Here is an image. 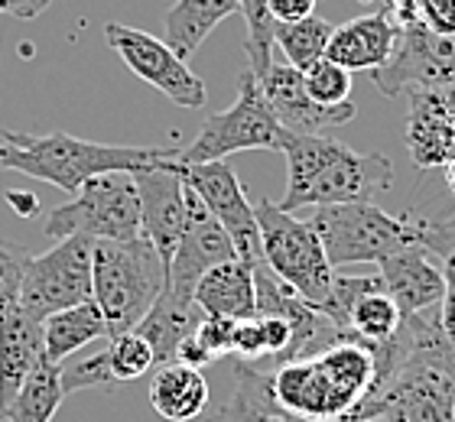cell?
<instances>
[{
  "label": "cell",
  "instance_id": "cell-1",
  "mask_svg": "<svg viewBox=\"0 0 455 422\" xmlns=\"http://www.w3.org/2000/svg\"><path fill=\"white\" fill-rule=\"evenodd\" d=\"M270 374V396L290 419L341 422L378 384L371 347L332 338L323 351L290 357Z\"/></svg>",
  "mask_w": 455,
  "mask_h": 422
},
{
  "label": "cell",
  "instance_id": "cell-2",
  "mask_svg": "<svg viewBox=\"0 0 455 422\" xmlns=\"http://www.w3.org/2000/svg\"><path fill=\"white\" fill-rule=\"evenodd\" d=\"M286 192L276 205L296 211L306 205L371 202L374 192L394 188V166L384 153H358L329 133L283 131Z\"/></svg>",
  "mask_w": 455,
  "mask_h": 422
},
{
  "label": "cell",
  "instance_id": "cell-3",
  "mask_svg": "<svg viewBox=\"0 0 455 422\" xmlns=\"http://www.w3.org/2000/svg\"><path fill=\"white\" fill-rule=\"evenodd\" d=\"M176 147H114V143L78 140L66 131L20 133L0 131V169L39 179L49 186L72 192L101 172H133L140 166L176 160Z\"/></svg>",
  "mask_w": 455,
  "mask_h": 422
},
{
  "label": "cell",
  "instance_id": "cell-4",
  "mask_svg": "<svg viewBox=\"0 0 455 422\" xmlns=\"http://www.w3.org/2000/svg\"><path fill=\"white\" fill-rule=\"evenodd\" d=\"M166 286V263L147 237L92 244V302L105 315L108 338L131 331Z\"/></svg>",
  "mask_w": 455,
  "mask_h": 422
},
{
  "label": "cell",
  "instance_id": "cell-5",
  "mask_svg": "<svg viewBox=\"0 0 455 422\" xmlns=\"http://www.w3.org/2000/svg\"><path fill=\"white\" fill-rule=\"evenodd\" d=\"M309 225L323 241L332 270L348 263H380L390 253L423 247L427 237V218H417L413 211L390 215L371 202L319 205Z\"/></svg>",
  "mask_w": 455,
  "mask_h": 422
},
{
  "label": "cell",
  "instance_id": "cell-6",
  "mask_svg": "<svg viewBox=\"0 0 455 422\" xmlns=\"http://www.w3.org/2000/svg\"><path fill=\"white\" fill-rule=\"evenodd\" d=\"M257 231H260V253L270 270L293 286L306 302H313L315 309L325 302L329 286H332V263L325 257L323 241L313 231L309 221H299L293 211L260 198L254 205Z\"/></svg>",
  "mask_w": 455,
  "mask_h": 422
},
{
  "label": "cell",
  "instance_id": "cell-7",
  "mask_svg": "<svg viewBox=\"0 0 455 422\" xmlns=\"http://www.w3.org/2000/svg\"><path fill=\"white\" fill-rule=\"evenodd\" d=\"M52 241L85 235L92 241L140 237V198L131 172H101L78 188L76 198L52 208L43 225Z\"/></svg>",
  "mask_w": 455,
  "mask_h": 422
},
{
  "label": "cell",
  "instance_id": "cell-8",
  "mask_svg": "<svg viewBox=\"0 0 455 422\" xmlns=\"http://www.w3.org/2000/svg\"><path fill=\"white\" fill-rule=\"evenodd\" d=\"M283 127L267 107L260 78L247 68L237 78V101L228 111L212 114L196 140L176 156L180 163H215L241 150H280Z\"/></svg>",
  "mask_w": 455,
  "mask_h": 422
},
{
  "label": "cell",
  "instance_id": "cell-9",
  "mask_svg": "<svg viewBox=\"0 0 455 422\" xmlns=\"http://www.w3.org/2000/svg\"><path fill=\"white\" fill-rule=\"evenodd\" d=\"M455 422V377L429 364H400L341 422Z\"/></svg>",
  "mask_w": 455,
  "mask_h": 422
},
{
  "label": "cell",
  "instance_id": "cell-10",
  "mask_svg": "<svg viewBox=\"0 0 455 422\" xmlns=\"http://www.w3.org/2000/svg\"><path fill=\"white\" fill-rule=\"evenodd\" d=\"M92 237L76 235L56 241V247L23 263L17 306L33 319H46L52 312L92 299Z\"/></svg>",
  "mask_w": 455,
  "mask_h": 422
},
{
  "label": "cell",
  "instance_id": "cell-11",
  "mask_svg": "<svg viewBox=\"0 0 455 422\" xmlns=\"http://www.w3.org/2000/svg\"><path fill=\"white\" fill-rule=\"evenodd\" d=\"M172 169H176L182 176V182L199 195L202 205L221 221V227L228 231L231 244H235L237 260H244L247 267L264 263L254 205L247 202V192H244V186H241V179L235 176V169L228 166L225 160H215V163L172 160Z\"/></svg>",
  "mask_w": 455,
  "mask_h": 422
},
{
  "label": "cell",
  "instance_id": "cell-12",
  "mask_svg": "<svg viewBox=\"0 0 455 422\" xmlns=\"http://www.w3.org/2000/svg\"><path fill=\"white\" fill-rule=\"evenodd\" d=\"M108 46L124 59V66L131 68L140 82L153 84L160 94H166L172 104L180 107H202L209 92L196 72L189 68L186 59H180L160 36L143 33V29L124 27V23H108L105 27Z\"/></svg>",
  "mask_w": 455,
  "mask_h": 422
},
{
  "label": "cell",
  "instance_id": "cell-13",
  "mask_svg": "<svg viewBox=\"0 0 455 422\" xmlns=\"http://www.w3.org/2000/svg\"><path fill=\"white\" fill-rule=\"evenodd\" d=\"M225 260H237L231 237L219 218L212 215L199 202V195L186 186V225H182L180 244H176L170 267H166V286L192 299V290L202 280V273H209L212 267H219Z\"/></svg>",
  "mask_w": 455,
  "mask_h": 422
},
{
  "label": "cell",
  "instance_id": "cell-14",
  "mask_svg": "<svg viewBox=\"0 0 455 422\" xmlns=\"http://www.w3.org/2000/svg\"><path fill=\"white\" fill-rule=\"evenodd\" d=\"M131 179L140 198V235L170 267V257L186 225V182L172 169V160L133 169Z\"/></svg>",
  "mask_w": 455,
  "mask_h": 422
},
{
  "label": "cell",
  "instance_id": "cell-15",
  "mask_svg": "<svg viewBox=\"0 0 455 422\" xmlns=\"http://www.w3.org/2000/svg\"><path fill=\"white\" fill-rule=\"evenodd\" d=\"M267 107L274 111L276 123L290 133H325L355 117V104H315L303 88V72L290 62H270L267 76L260 78Z\"/></svg>",
  "mask_w": 455,
  "mask_h": 422
},
{
  "label": "cell",
  "instance_id": "cell-16",
  "mask_svg": "<svg viewBox=\"0 0 455 422\" xmlns=\"http://www.w3.org/2000/svg\"><path fill=\"white\" fill-rule=\"evenodd\" d=\"M397 36L400 23L387 7H380L374 13H364V17L335 27L329 46H325V59L339 62L348 72H374L390 59Z\"/></svg>",
  "mask_w": 455,
  "mask_h": 422
},
{
  "label": "cell",
  "instance_id": "cell-17",
  "mask_svg": "<svg viewBox=\"0 0 455 422\" xmlns=\"http://www.w3.org/2000/svg\"><path fill=\"white\" fill-rule=\"evenodd\" d=\"M384 292L397 302L400 315H417L443 302L446 296V276L436 263L429 260L427 247H407L390 253L378 263Z\"/></svg>",
  "mask_w": 455,
  "mask_h": 422
},
{
  "label": "cell",
  "instance_id": "cell-18",
  "mask_svg": "<svg viewBox=\"0 0 455 422\" xmlns=\"http://www.w3.org/2000/svg\"><path fill=\"white\" fill-rule=\"evenodd\" d=\"M403 143L419 169H443L455 156V114L433 88L410 92Z\"/></svg>",
  "mask_w": 455,
  "mask_h": 422
},
{
  "label": "cell",
  "instance_id": "cell-19",
  "mask_svg": "<svg viewBox=\"0 0 455 422\" xmlns=\"http://www.w3.org/2000/svg\"><path fill=\"white\" fill-rule=\"evenodd\" d=\"M43 357V322L20 306L0 312V419Z\"/></svg>",
  "mask_w": 455,
  "mask_h": 422
},
{
  "label": "cell",
  "instance_id": "cell-20",
  "mask_svg": "<svg viewBox=\"0 0 455 422\" xmlns=\"http://www.w3.org/2000/svg\"><path fill=\"white\" fill-rule=\"evenodd\" d=\"M147 396H150V406L156 410L160 419L192 422L209 410L212 390L209 380L202 377V370L180 364V361H170V364H160L153 370Z\"/></svg>",
  "mask_w": 455,
  "mask_h": 422
},
{
  "label": "cell",
  "instance_id": "cell-21",
  "mask_svg": "<svg viewBox=\"0 0 455 422\" xmlns=\"http://www.w3.org/2000/svg\"><path fill=\"white\" fill-rule=\"evenodd\" d=\"M199 319L202 312L189 296H180L170 286H163L160 296L153 299V306L143 312V319L131 331H137L153 347V357H156V367H160L170 364L172 357H176L180 341L199 325Z\"/></svg>",
  "mask_w": 455,
  "mask_h": 422
},
{
  "label": "cell",
  "instance_id": "cell-22",
  "mask_svg": "<svg viewBox=\"0 0 455 422\" xmlns=\"http://www.w3.org/2000/svg\"><path fill=\"white\" fill-rule=\"evenodd\" d=\"M192 302L202 315H221V319H247L254 315V270L244 260H225L202 273V280L192 290Z\"/></svg>",
  "mask_w": 455,
  "mask_h": 422
},
{
  "label": "cell",
  "instance_id": "cell-23",
  "mask_svg": "<svg viewBox=\"0 0 455 422\" xmlns=\"http://www.w3.org/2000/svg\"><path fill=\"white\" fill-rule=\"evenodd\" d=\"M205 422H290L270 396V374L257 364H235V390L221 400Z\"/></svg>",
  "mask_w": 455,
  "mask_h": 422
},
{
  "label": "cell",
  "instance_id": "cell-24",
  "mask_svg": "<svg viewBox=\"0 0 455 422\" xmlns=\"http://www.w3.org/2000/svg\"><path fill=\"white\" fill-rule=\"evenodd\" d=\"M231 13H237V0H176L163 17V27H166L163 43L180 59H192L212 29Z\"/></svg>",
  "mask_w": 455,
  "mask_h": 422
},
{
  "label": "cell",
  "instance_id": "cell-25",
  "mask_svg": "<svg viewBox=\"0 0 455 422\" xmlns=\"http://www.w3.org/2000/svg\"><path fill=\"white\" fill-rule=\"evenodd\" d=\"M98 338H108L105 315L98 312L92 299L78 302V306L59 309L43 319V357L52 364H62Z\"/></svg>",
  "mask_w": 455,
  "mask_h": 422
},
{
  "label": "cell",
  "instance_id": "cell-26",
  "mask_svg": "<svg viewBox=\"0 0 455 422\" xmlns=\"http://www.w3.org/2000/svg\"><path fill=\"white\" fill-rule=\"evenodd\" d=\"M231 357L244 364H283L293 357V329L290 322L274 319V315H247L235 322V341H231Z\"/></svg>",
  "mask_w": 455,
  "mask_h": 422
},
{
  "label": "cell",
  "instance_id": "cell-27",
  "mask_svg": "<svg viewBox=\"0 0 455 422\" xmlns=\"http://www.w3.org/2000/svg\"><path fill=\"white\" fill-rule=\"evenodd\" d=\"M400 322H403V315H400L397 302L384 292V283H378V286H371L368 292H361L358 299L351 302L345 329L335 338H351V341L374 351V347L387 345L390 338L397 335Z\"/></svg>",
  "mask_w": 455,
  "mask_h": 422
},
{
  "label": "cell",
  "instance_id": "cell-28",
  "mask_svg": "<svg viewBox=\"0 0 455 422\" xmlns=\"http://www.w3.org/2000/svg\"><path fill=\"white\" fill-rule=\"evenodd\" d=\"M66 394H62V380H59V364L39 357V364L29 370L23 386L17 390L13 403L7 406L4 419L7 422H52L59 413Z\"/></svg>",
  "mask_w": 455,
  "mask_h": 422
},
{
  "label": "cell",
  "instance_id": "cell-29",
  "mask_svg": "<svg viewBox=\"0 0 455 422\" xmlns=\"http://www.w3.org/2000/svg\"><path fill=\"white\" fill-rule=\"evenodd\" d=\"M332 23L319 13L296 23H274V46L286 56V62L293 68L313 66L315 59L325 56L329 36H332Z\"/></svg>",
  "mask_w": 455,
  "mask_h": 422
},
{
  "label": "cell",
  "instance_id": "cell-30",
  "mask_svg": "<svg viewBox=\"0 0 455 422\" xmlns=\"http://www.w3.org/2000/svg\"><path fill=\"white\" fill-rule=\"evenodd\" d=\"M108 367H111L114 384H131V380H140L156 367V357H153V347L143 341L137 331H124V335H114L105 347Z\"/></svg>",
  "mask_w": 455,
  "mask_h": 422
},
{
  "label": "cell",
  "instance_id": "cell-31",
  "mask_svg": "<svg viewBox=\"0 0 455 422\" xmlns=\"http://www.w3.org/2000/svg\"><path fill=\"white\" fill-rule=\"evenodd\" d=\"M237 10L244 13L247 23V59L251 72L257 78L267 76V68L274 62V20L267 13V0H237Z\"/></svg>",
  "mask_w": 455,
  "mask_h": 422
},
{
  "label": "cell",
  "instance_id": "cell-32",
  "mask_svg": "<svg viewBox=\"0 0 455 422\" xmlns=\"http://www.w3.org/2000/svg\"><path fill=\"white\" fill-rule=\"evenodd\" d=\"M303 72V88L306 94L313 98L315 104H325V107H332V104H345L351 101V78L348 68H341L339 62L332 59H315L313 66L299 68Z\"/></svg>",
  "mask_w": 455,
  "mask_h": 422
},
{
  "label": "cell",
  "instance_id": "cell-33",
  "mask_svg": "<svg viewBox=\"0 0 455 422\" xmlns=\"http://www.w3.org/2000/svg\"><path fill=\"white\" fill-rule=\"evenodd\" d=\"M390 13L400 27L419 23V27L455 36V0H390Z\"/></svg>",
  "mask_w": 455,
  "mask_h": 422
},
{
  "label": "cell",
  "instance_id": "cell-34",
  "mask_svg": "<svg viewBox=\"0 0 455 422\" xmlns=\"http://www.w3.org/2000/svg\"><path fill=\"white\" fill-rule=\"evenodd\" d=\"M59 380H62V394H78V390H95V386H114L111 367H108L105 347L78 361H62L59 364Z\"/></svg>",
  "mask_w": 455,
  "mask_h": 422
},
{
  "label": "cell",
  "instance_id": "cell-35",
  "mask_svg": "<svg viewBox=\"0 0 455 422\" xmlns=\"http://www.w3.org/2000/svg\"><path fill=\"white\" fill-rule=\"evenodd\" d=\"M423 247L429 253H436L443 260V276H446V286L455 290V215L449 218H427V237H423Z\"/></svg>",
  "mask_w": 455,
  "mask_h": 422
},
{
  "label": "cell",
  "instance_id": "cell-36",
  "mask_svg": "<svg viewBox=\"0 0 455 422\" xmlns=\"http://www.w3.org/2000/svg\"><path fill=\"white\" fill-rule=\"evenodd\" d=\"M199 338V345L212 354V361L231 357V341H235V319H221V315H202L199 325L192 329Z\"/></svg>",
  "mask_w": 455,
  "mask_h": 422
},
{
  "label": "cell",
  "instance_id": "cell-37",
  "mask_svg": "<svg viewBox=\"0 0 455 422\" xmlns=\"http://www.w3.org/2000/svg\"><path fill=\"white\" fill-rule=\"evenodd\" d=\"M23 263H27V253L10 244H0V312H7L10 306H17Z\"/></svg>",
  "mask_w": 455,
  "mask_h": 422
},
{
  "label": "cell",
  "instance_id": "cell-38",
  "mask_svg": "<svg viewBox=\"0 0 455 422\" xmlns=\"http://www.w3.org/2000/svg\"><path fill=\"white\" fill-rule=\"evenodd\" d=\"M319 0H267V13L274 23H296V20L313 17Z\"/></svg>",
  "mask_w": 455,
  "mask_h": 422
},
{
  "label": "cell",
  "instance_id": "cell-39",
  "mask_svg": "<svg viewBox=\"0 0 455 422\" xmlns=\"http://www.w3.org/2000/svg\"><path fill=\"white\" fill-rule=\"evenodd\" d=\"M52 0H0V17L13 20H36Z\"/></svg>",
  "mask_w": 455,
  "mask_h": 422
},
{
  "label": "cell",
  "instance_id": "cell-40",
  "mask_svg": "<svg viewBox=\"0 0 455 422\" xmlns=\"http://www.w3.org/2000/svg\"><path fill=\"white\" fill-rule=\"evenodd\" d=\"M7 202L20 218H33L39 211V198L33 192H7Z\"/></svg>",
  "mask_w": 455,
  "mask_h": 422
},
{
  "label": "cell",
  "instance_id": "cell-41",
  "mask_svg": "<svg viewBox=\"0 0 455 422\" xmlns=\"http://www.w3.org/2000/svg\"><path fill=\"white\" fill-rule=\"evenodd\" d=\"M433 92H436V94H439V101L446 104L449 111L455 114V78H452V82H446V84H439V88H433Z\"/></svg>",
  "mask_w": 455,
  "mask_h": 422
},
{
  "label": "cell",
  "instance_id": "cell-42",
  "mask_svg": "<svg viewBox=\"0 0 455 422\" xmlns=\"http://www.w3.org/2000/svg\"><path fill=\"white\" fill-rule=\"evenodd\" d=\"M443 169H446V186H449V192H452V198H455V156Z\"/></svg>",
  "mask_w": 455,
  "mask_h": 422
},
{
  "label": "cell",
  "instance_id": "cell-43",
  "mask_svg": "<svg viewBox=\"0 0 455 422\" xmlns=\"http://www.w3.org/2000/svg\"><path fill=\"white\" fill-rule=\"evenodd\" d=\"M361 422H394V419H361Z\"/></svg>",
  "mask_w": 455,
  "mask_h": 422
},
{
  "label": "cell",
  "instance_id": "cell-44",
  "mask_svg": "<svg viewBox=\"0 0 455 422\" xmlns=\"http://www.w3.org/2000/svg\"><path fill=\"white\" fill-rule=\"evenodd\" d=\"M380 4H384V7H387V10H390V0H380Z\"/></svg>",
  "mask_w": 455,
  "mask_h": 422
},
{
  "label": "cell",
  "instance_id": "cell-45",
  "mask_svg": "<svg viewBox=\"0 0 455 422\" xmlns=\"http://www.w3.org/2000/svg\"><path fill=\"white\" fill-rule=\"evenodd\" d=\"M290 422H299V419H290Z\"/></svg>",
  "mask_w": 455,
  "mask_h": 422
}]
</instances>
